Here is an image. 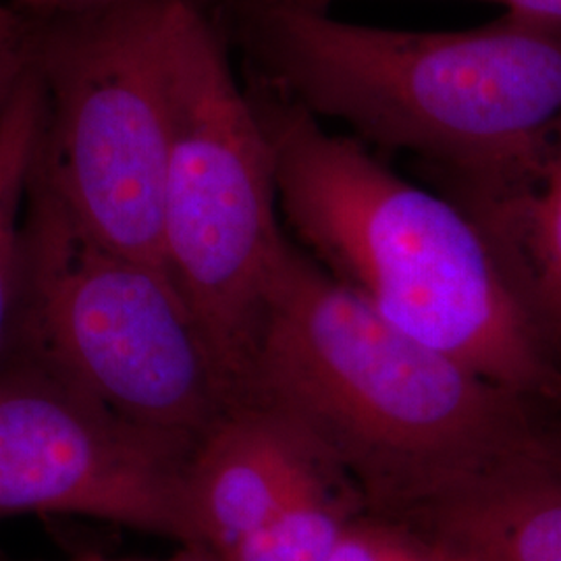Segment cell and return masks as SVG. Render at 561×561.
Instances as JSON below:
<instances>
[{"instance_id":"6da1fadb","label":"cell","mask_w":561,"mask_h":561,"mask_svg":"<svg viewBox=\"0 0 561 561\" xmlns=\"http://www.w3.org/2000/svg\"><path fill=\"white\" fill-rule=\"evenodd\" d=\"M524 401L385 321L289 245L243 403L294 424L368 512L398 518L558 461Z\"/></svg>"},{"instance_id":"7a4b0ae2","label":"cell","mask_w":561,"mask_h":561,"mask_svg":"<svg viewBox=\"0 0 561 561\" xmlns=\"http://www.w3.org/2000/svg\"><path fill=\"white\" fill-rule=\"evenodd\" d=\"M196 2L254 81L439 164L474 206L528 187L560 136V32L505 13L461 32H403L287 0Z\"/></svg>"},{"instance_id":"3957f363","label":"cell","mask_w":561,"mask_h":561,"mask_svg":"<svg viewBox=\"0 0 561 561\" xmlns=\"http://www.w3.org/2000/svg\"><path fill=\"white\" fill-rule=\"evenodd\" d=\"M248 94L273 144L279 206L322 268L385 321L524 400L561 391L551 341L472 213L279 92L254 81Z\"/></svg>"},{"instance_id":"277c9868","label":"cell","mask_w":561,"mask_h":561,"mask_svg":"<svg viewBox=\"0 0 561 561\" xmlns=\"http://www.w3.org/2000/svg\"><path fill=\"white\" fill-rule=\"evenodd\" d=\"M15 327L36 366L121 421L187 449L240 405L169 271L94 240L38 171Z\"/></svg>"},{"instance_id":"5b68a950","label":"cell","mask_w":561,"mask_h":561,"mask_svg":"<svg viewBox=\"0 0 561 561\" xmlns=\"http://www.w3.org/2000/svg\"><path fill=\"white\" fill-rule=\"evenodd\" d=\"M167 71L162 262L243 403L262 314L291 245L279 225L275 152L227 42L196 0H173Z\"/></svg>"},{"instance_id":"8992f818","label":"cell","mask_w":561,"mask_h":561,"mask_svg":"<svg viewBox=\"0 0 561 561\" xmlns=\"http://www.w3.org/2000/svg\"><path fill=\"white\" fill-rule=\"evenodd\" d=\"M171 9L134 0L34 20L32 53L44 99L36 171L94 240L161 266Z\"/></svg>"},{"instance_id":"52a82bcc","label":"cell","mask_w":561,"mask_h":561,"mask_svg":"<svg viewBox=\"0 0 561 561\" xmlns=\"http://www.w3.org/2000/svg\"><path fill=\"white\" fill-rule=\"evenodd\" d=\"M192 451L36 364L0 375V520L80 516L201 549L185 481Z\"/></svg>"},{"instance_id":"ba28073f","label":"cell","mask_w":561,"mask_h":561,"mask_svg":"<svg viewBox=\"0 0 561 561\" xmlns=\"http://www.w3.org/2000/svg\"><path fill=\"white\" fill-rule=\"evenodd\" d=\"M300 431L256 403L231 408L187 461L198 545L217 560L259 530L321 463Z\"/></svg>"},{"instance_id":"9c48e42d","label":"cell","mask_w":561,"mask_h":561,"mask_svg":"<svg viewBox=\"0 0 561 561\" xmlns=\"http://www.w3.org/2000/svg\"><path fill=\"white\" fill-rule=\"evenodd\" d=\"M396 520L460 561H561V463L524 468Z\"/></svg>"},{"instance_id":"30bf717a","label":"cell","mask_w":561,"mask_h":561,"mask_svg":"<svg viewBox=\"0 0 561 561\" xmlns=\"http://www.w3.org/2000/svg\"><path fill=\"white\" fill-rule=\"evenodd\" d=\"M470 213L500 241L545 335L561 343V131L528 187Z\"/></svg>"},{"instance_id":"8fae6325","label":"cell","mask_w":561,"mask_h":561,"mask_svg":"<svg viewBox=\"0 0 561 561\" xmlns=\"http://www.w3.org/2000/svg\"><path fill=\"white\" fill-rule=\"evenodd\" d=\"M44 99L30 67L0 111V354L11 337L20 301L23 227L38 161Z\"/></svg>"},{"instance_id":"7c38bea8","label":"cell","mask_w":561,"mask_h":561,"mask_svg":"<svg viewBox=\"0 0 561 561\" xmlns=\"http://www.w3.org/2000/svg\"><path fill=\"white\" fill-rule=\"evenodd\" d=\"M364 510L354 486L321 461L259 530L217 561H331Z\"/></svg>"},{"instance_id":"4fadbf2b","label":"cell","mask_w":561,"mask_h":561,"mask_svg":"<svg viewBox=\"0 0 561 561\" xmlns=\"http://www.w3.org/2000/svg\"><path fill=\"white\" fill-rule=\"evenodd\" d=\"M331 561H460L405 522L360 512L347 526Z\"/></svg>"},{"instance_id":"5bb4252c","label":"cell","mask_w":561,"mask_h":561,"mask_svg":"<svg viewBox=\"0 0 561 561\" xmlns=\"http://www.w3.org/2000/svg\"><path fill=\"white\" fill-rule=\"evenodd\" d=\"M36 21L0 2V111L32 67Z\"/></svg>"},{"instance_id":"9a60e30c","label":"cell","mask_w":561,"mask_h":561,"mask_svg":"<svg viewBox=\"0 0 561 561\" xmlns=\"http://www.w3.org/2000/svg\"><path fill=\"white\" fill-rule=\"evenodd\" d=\"M134 0H13V4L32 20H53L65 15H78L88 11H101L127 4Z\"/></svg>"},{"instance_id":"2e32d148","label":"cell","mask_w":561,"mask_h":561,"mask_svg":"<svg viewBox=\"0 0 561 561\" xmlns=\"http://www.w3.org/2000/svg\"><path fill=\"white\" fill-rule=\"evenodd\" d=\"M500 2L505 15L541 25L561 34V0H493Z\"/></svg>"},{"instance_id":"e0dca14e","label":"cell","mask_w":561,"mask_h":561,"mask_svg":"<svg viewBox=\"0 0 561 561\" xmlns=\"http://www.w3.org/2000/svg\"><path fill=\"white\" fill-rule=\"evenodd\" d=\"M73 561H217L215 556H210L208 551L198 549V547H180V551L167 560H123V558H111L99 551H90V553H81Z\"/></svg>"},{"instance_id":"ac0fdd59","label":"cell","mask_w":561,"mask_h":561,"mask_svg":"<svg viewBox=\"0 0 561 561\" xmlns=\"http://www.w3.org/2000/svg\"><path fill=\"white\" fill-rule=\"evenodd\" d=\"M287 2H294V4H300V7H308V9H322V11H329V7L337 0H287Z\"/></svg>"}]
</instances>
